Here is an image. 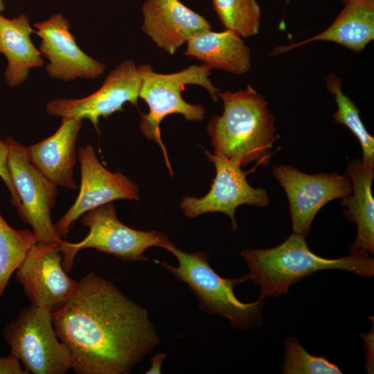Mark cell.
<instances>
[{
  "label": "cell",
  "mask_w": 374,
  "mask_h": 374,
  "mask_svg": "<svg viewBox=\"0 0 374 374\" xmlns=\"http://www.w3.org/2000/svg\"><path fill=\"white\" fill-rule=\"evenodd\" d=\"M52 321L77 374L129 373L160 344L147 309L93 273L78 281Z\"/></svg>",
  "instance_id": "obj_1"
},
{
  "label": "cell",
  "mask_w": 374,
  "mask_h": 374,
  "mask_svg": "<svg viewBox=\"0 0 374 374\" xmlns=\"http://www.w3.org/2000/svg\"><path fill=\"white\" fill-rule=\"evenodd\" d=\"M217 96L224 112L213 115L206 126L214 154L241 167L252 162L267 166L278 137L276 119L265 98L250 84L245 90Z\"/></svg>",
  "instance_id": "obj_2"
},
{
  "label": "cell",
  "mask_w": 374,
  "mask_h": 374,
  "mask_svg": "<svg viewBox=\"0 0 374 374\" xmlns=\"http://www.w3.org/2000/svg\"><path fill=\"white\" fill-rule=\"evenodd\" d=\"M241 256L249 269V280L260 287L261 300L288 293L291 285L319 270H345L364 278L374 275V258L368 253L322 258L308 248L305 237L295 233L276 247L245 249Z\"/></svg>",
  "instance_id": "obj_3"
},
{
  "label": "cell",
  "mask_w": 374,
  "mask_h": 374,
  "mask_svg": "<svg viewBox=\"0 0 374 374\" xmlns=\"http://www.w3.org/2000/svg\"><path fill=\"white\" fill-rule=\"evenodd\" d=\"M171 252L179 265L175 267L162 261L161 265L175 278L186 283L197 298L199 308L210 316L228 319L231 326L241 330L260 326L264 319V300L245 303L239 301L235 287L249 280L247 275L225 278L212 268L207 253L202 251L187 253L169 240L162 247Z\"/></svg>",
  "instance_id": "obj_4"
},
{
  "label": "cell",
  "mask_w": 374,
  "mask_h": 374,
  "mask_svg": "<svg viewBox=\"0 0 374 374\" xmlns=\"http://www.w3.org/2000/svg\"><path fill=\"white\" fill-rule=\"evenodd\" d=\"M137 67L143 77L139 98L143 99L149 107L148 114H141L139 128L148 139L158 143L164 156L166 166L172 176L166 148L161 140V121L172 114H181L187 121H203L206 114L205 108L199 104H190L181 96V91L186 84H197L204 87L215 102L218 100L220 89L215 87L209 79L212 69L205 64L191 65L179 72L168 74L154 72L148 64H141Z\"/></svg>",
  "instance_id": "obj_5"
},
{
  "label": "cell",
  "mask_w": 374,
  "mask_h": 374,
  "mask_svg": "<svg viewBox=\"0 0 374 374\" xmlns=\"http://www.w3.org/2000/svg\"><path fill=\"white\" fill-rule=\"evenodd\" d=\"M3 336L28 373L65 374L71 369L70 352L57 336L47 308L26 306L4 327Z\"/></svg>",
  "instance_id": "obj_6"
},
{
  "label": "cell",
  "mask_w": 374,
  "mask_h": 374,
  "mask_svg": "<svg viewBox=\"0 0 374 374\" xmlns=\"http://www.w3.org/2000/svg\"><path fill=\"white\" fill-rule=\"evenodd\" d=\"M80 222L89 227L88 235L79 242L64 240L60 246L62 265L67 273L77 252L82 249H95L123 261H148L145 250L154 246L162 248L170 240L163 232L139 231L123 224L117 218L113 202L84 213Z\"/></svg>",
  "instance_id": "obj_7"
},
{
  "label": "cell",
  "mask_w": 374,
  "mask_h": 374,
  "mask_svg": "<svg viewBox=\"0 0 374 374\" xmlns=\"http://www.w3.org/2000/svg\"><path fill=\"white\" fill-rule=\"evenodd\" d=\"M8 147V166L21 207V219L33 228L36 242L64 241L57 233L51 218L57 186L48 180L29 161L26 146L10 136L5 139Z\"/></svg>",
  "instance_id": "obj_8"
},
{
  "label": "cell",
  "mask_w": 374,
  "mask_h": 374,
  "mask_svg": "<svg viewBox=\"0 0 374 374\" xmlns=\"http://www.w3.org/2000/svg\"><path fill=\"white\" fill-rule=\"evenodd\" d=\"M271 174L287 195L292 233L304 237L323 206L352 193V184L346 172L307 174L292 166L278 164L272 166Z\"/></svg>",
  "instance_id": "obj_9"
},
{
  "label": "cell",
  "mask_w": 374,
  "mask_h": 374,
  "mask_svg": "<svg viewBox=\"0 0 374 374\" xmlns=\"http://www.w3.org/2000/svg\"><path fill=\"white\" fill-rule=\"evenodd\" d=\"M143 82L141 71L132 60H125L111 70L101 87L82 98H53L46 105V112L54 116L89 119L99 132V118H107L123 111L126 102L138 107Z\"/></svg>",
  "instance_id": "obj_10"
},
{
  "label": "cell",
  "mask_w": 374,
  "mask_h": 374,
  "mask_svg": "<svg viewBox=\"0 0 374 374\" xmlns=\"http://www.w3.org/2000/svg\"><path fill=\"white\" fill-rule=\"evenodd\" d=\"M209 161L214 164L215 177L208 193L203 197H184L180 207L184 215L194 218L206 213L222 212L231 222V230L235 232L238 226L235 218V209L247 204L258 208L269 205L267 191L262 188H253L247 179V174L253 172L259 163L249 171H243L241 166L205 150Z\"/></svg>",
  "instance_id": "obj_11"
},
{
  "label": "cell",
  "mask_w": 374,
  "mask_h": 374,
  "mask_svg": "<svg viewBox=\"0 0 374 374\" xmlns=\"http://www.w3.org/2000/svg\"><path fill=\"white\" fill-rule=\"evenodd\" d=\"M60 246L57 242H36L15 271L31 304L52 312L66 303L78 284L62 267Z\"/></svg>",
  "instance_id": "obj_12"
},
{
  "label": "cell",
  "mask_w": 374,
  "mask_h": 374,
  "mask_svg": "<svg viewBox=\"0 0 374 374\" xmlns=\"http://www.w3.org/2000/svg\"><path fill=\"white\" fill-rule=\"evenodd\" d=\"M80 186L73 204L55 224L62 238L84 213L117 199L139 200V187L121 172H112L99 161L88 143L78 150Z\"/></svg>",
  "instance_id": "obj_13"
},
{
  "label": "cell",
  "mask_w": 374,
  "mask_h": 374,
  "mask_svg": "<svg viewBox=\"0 0 374 374\" xmlns=\"http://www.w3.org/2000/svg\"><path fill=\"white\" fill-rule=\"evenodd\" d=\"M35 34L41 38L40 53L50 62L48 75L64 82L77 78L95 79L102 75L105 64L98 62L78 46L70 31L71 24L61 14H53L48 19L33 24Z\"/></svg>",
  "instance_id": "obj_14"
},
{
  "label": "cell",
  "mask_w": 374,
  "mask_h": 374,
  "mask_svg": "<svg viewBox=\"0 0 374 374\" xmlns=\"http://www.w3.org/2000/svg\"><path fill=\"white\" fill-rule=\"evenodd\" d=\"M141 12L142 30L170 55L193 35L212 30L204 17L179 0H147Z\"/></svg>",
  "instance_id": "obj_15"
},
{
  "label": "cell",
  "mask_w": 374,
  "mask_h": 374,
  "mask_svg": "<svg viewBox=\"0 0 374 374\" xmlns=\"http://www.w3.org/2000/svg\"><path fill=\"white\" fill-rule=\"evenodd\" d=\"M82 123L81 119L62 118L60 127L53 135L26 147L30 162L57 187L78 189L73 173Z\"/></svg>",
  "instance_id": "obj_16"
},
{
  "label": "cell",
  "mask_w": 374,
  "mask_h": 374,
  "mask_svg": "<svg viewBox=\"0 0 374 374\" xmlns=\"http://www.w3.org/2000/svg\"><path fill=\"white\" fill-rule=\"evenodd\" d=\"M352 184V193L341 198V204L346 208L343 215L355 223L357 233L350 247V253H374V199L372 183L374 166L364 164L362 159L350 161L346 168Z\"/></svg>",
  "instance_id": "obj_17"
},
{
  "label": "cell",
  "mask_w": 374,
  "mask_h": 374,
  "mask_svg": "<svg viewBox=\"0 0 374 374\" xmlns=\"http://www.w3.org/2000/svg\"><path fill=\"white\" fill-rule=\"evenodd\" d=\"M343 10L324 31L305 40L276 47L271 55L316 41L338 43L355 53L362 52L374 39V0H346Z\"/></svg>",
  "instance_id": "obj_18"
},
{
  "label": "cell",
  "mask_w": 374,
  "mask_h": 374,
  "mask_svg": "<svg viewBox=\"0 0 374 374\" xmlns=\"http://www.w3.org/2000/svg\"><path fill=\"white\" fill-rule=\"evenodd\" d=\"M33 33L26 15L12 19L0 15V53L7 60L3 76L10 87L24 82L31 69L44 64L42 54L31 41Z\"/></svg>",
  "instance_id": "obj_19"
},
{
  "label": "cell",
  "mask_w": 374,
  "mask_h": 374,
  "mask_svg": "<svg viewBox=\"0 0 374 374\" xmlns=\"http://www.w3.org/2000/svg\"><path fill=\"white\" fill-rule=\"evenodd\" d=\"M186 43L184 54L202 61L211 69L236 75L244 74L251 69L250 48L233 30H208L193 35Z\"/></svg>",
  "instance_id": "obj_20"
},
{
  "label": "cell",
  "mask_w": 374,
  "mask_h": 374,
  "mask_svg": "<svg viewBox=\"0 0 374 374\" xmlns=\"http://www.w3.org/2000/svg\"><path fill=\"white\" fill-rule=\"evenodd\" d=\"M326 89L335 96L337 109L332 118L339 124L346 126L358 139L362 150V162L374 166V138L366 129L355 103L341 91L340 79L334 74L326 78Z\"/></svg>",
  "instance_id": "obj_21"
},
{
  "label": "cell",
  "mask_w": 374,
  "mask_h": 374,
  "mask_svg": "<svg viewBox=\"0 0 374 374\" xmlns=\"http://www.w3.org/2000/svg\"><path fill=\"white\" fill-rule=\"evenodd\" d=\"M35 243L33 231L13 229L0 213V298L12 274Z\"/></svg>",
  "instance_id": "obj_22"
},
{
  "label": "cell",
  "mask_w": 374,
  "mask_h": 374,
  "mask_svg": "<svg viewBox=\"0 0 374 374\" xmlns=\"http://www.w3.org/2000/svg\"><path fill=\"white\" fill-rule=\"evenodd\" d=\"M213 8L226 29L242 37L256 35L260 25V8L256 0H212Z\"/></svg>",
  "instance_id": "obj_23"
},
{
  "label": "cell",
  "mask_w": 374,
  "mask_h": 374,
  "mask_svg": "<svg viewBox=\"0 0 374 374\" xmlns=\"http://www.w3.org/2000/svg\"><path fill=\"white\" fill-rule=\"evenodd\" d=\"M281 364L283 374H342L339 366L326 357L312 355L301 345L296 337H288Z\"/></svg>",
  "instance_id": "obj_24"
},
{
  "label": "cell",
  "mask_w": 374,
  "mask_h": 374,
  "mask_svg": "<svg viewBox=\"0 0 374 374\" xmlns=\"http://www.w3.org/2000/svg\"><path fill=\"white\" fill-rule=\"evenodd\" d=\"M8 147L5 139L0 138V177L5 183L10 194V200L14 206L19 212L21 202L19 196L13 184L8 166Z\"/></svg>",
  "instance_id": "obj_25"
},
{
  "label": "cell",
  "mask_w": 374,
  "mask_h": 374,
  "mask_svg": "<svg viewBox=\"0 0 374 374\" xmlns=\"http://www.w3.org/2000/svg\"><path fill=\"white\" fill-rule=\"evenodd\" d=\"M0 374H28L21 367L19 360L12 353L0 357Z\"/></svg>",
  "instance_id": "obj_26"
},
{
  "label": "cell",
  "mask_w": 374,
  "mask_h": 374,
  "mask_svg": "<svg viewBox=\"0 0 374 374\" xmlns=\"http://www.w3.org/2000/svg\"><path fill=\"white\" fill-rule=\"evenodd\" d=\"M361 336L364 341L366 346V368L368 373H373V357H371V353L373 355V352H371V346H373V325L372 328V332L368 334H362Z\"/></svg>",
  "instance_id": "obj_27"
},
{
  "label": "cell",
  "mask_w": 374,
  "mask_h": 374,
  "mask_svg": "<svg viewBox=\"0 0 374 374\" xmlns=\"http://www.w3.org/2000/svg\"><path fill=\"white\" fill-rule=\"evenodd\" d=\"M166 353H159L150 358L151 366L145 372V374H160L161 373V364L166 359Z\"/></svg>",
  "instance_id": "obj_28"
},
{
  "label": "cell",
  "mask_w": 374,
  "mask_h": 374,
  "mask_svg": "<svg viewBox=\"0 0 374 374\" xmlns=\"http://www.w3.org/2000/svg\"><path fill=\"white\" fill-rule=\"evenodd\" d=\"M6 6L4 5L3 0H0V15L5 10Z\"/></svg>",
  "instance_id": "obj_29"
},
{
  "label": "cell",
  "mask_w": 374,
  "mask_h": 374,
  "mask_svg": "<svg viewBox=\"0 0 374 374\" xmlns=\"http://www.w3.org/2000/svg\"><path fill=\"white\" fill-rule=\"evenodd\" d=\"M346 0H341L343 3H345Z\"/></svg>",
  "instance_id": "obj_30"
},
{
  "label": "cell",
  "mask_w": 374,
  "mask_h": 374,
  "mask_svg": "<svg viewBox=\"0 0 374 374\" xmlns=\"http://www.w3.org/2000/svg\"><path fill=\"white\" fill-rule=\"evenodd\" d=\"M287 1H288L289 0H286Z\"/></svg>",
  "instance_id": "obj_31"
}]
</instances>
